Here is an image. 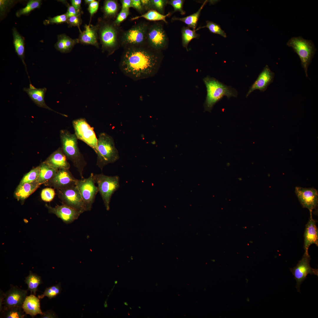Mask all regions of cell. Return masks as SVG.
Instances as JSON below:
<instances>
[{
    "label": "cell",
    "instance_id": "36",
    "mask_svg": "<svg viewBox=\"0 0 318 318\" xmlns=\"http://www.w3.org/2000/svg\"><path fill=\"white\" fill-rule=\"evenodd\" d=\"M40 173V166L36 167L24 176L20 184L31 182L37 180L39 176Z\"/></svg>",
    "mask_w": 318,
    "mask_h": 318
},
{
    "label": "cell",
    "instance_id": "39",
    "mask_svg": "<svg viewBox=\"0 0 318 318\" xmlns=\"http://www.w3.org/2000/svg\"><path fill=\"white\" fill-rule=\"evenodd\" d=\"M68 17L65 13L57 15L53 17L49 18L44 22L46 24H61L67 23Z\"/></svg>",
    "mask_w": 318,
    "mask_h": 318
},
{
    "label": "cell",
    "instance_id": "1",
    "mask_svg": "<svg viewBox=\"0 0 318 318\" xmlns=\"http://www.w3.org/2000/svg\"><path fill=\"white\" fill-rule=\"evenodd\" d=\"M160 52L146 45L124 48L119 64L122 72L134 81L153 76L157 71L161 61Z\"/></svg>",
    "mask_w": 318,
    "mask_h": 318
},
{
    "label": "cell",
    "instance_id": "55",
    "mask_svg": "<svg viewBox=\"0 0 318 318\" xmlns=\"http://www.w3.org/2000/svg\"><path fill=\"white\" fill-rule=\"evenodd\" d=\"M246 282L247 283V282H248V279H246Z\"/></svg>",
    "mask_w": 318,
    "mask_h": 318
},
{
    "label": "cell",
    "instance_id": "3",
    "mask_svg": "<svg viewBox=\"0 0 318 318\" xmlns=\"http://www.w3.org/2000/svg\"><path fill=\"white\" fill-rule=\"evenodd\" d=\"M60 137L63 152L72 162L81 178H84L83 173L87 164L79 149L78 139L75 135L67 130H62L60 131Z\"/></svg>",
    "mask_w": 318,
    "mask_h": 318
},
{
    "label": "cell",
    "instance_id": "38",
    "mask_svg": "<svg viewBox=\"0 0 318 318\" xmlns=\"http://www.w3.org/2000/svg\"><path fill=\"white\" fill-rule=\"evenodd\" d=\"M168 0H151L152 9L155 10L163 14L165 7L168 3Z\"/></svg>",
    "mask_w": 318,
    "mask_h": 318
},
{
    "label": "cell",
    "instance_id": "32",
    "mask_svg": "<svg viewBox=\"0 0 318 318\" xmlns=\"http://www.w3.org/2000/svg\"><path fill=\"white\" fill-rule=\"evenodd\" d=\"M182 42L183 46L188 50V46L190 42L195 38H198L200 35L197 33L196 30L191 29L188 27H183L181 31Z\"/></svg>",
    "mask_w": 318,
    "mask_h": 318
},
{
    "label": "cell",
    "instance_id": "8",
    "mask_svg": "<svg viewBox=\"0 0 318 318\" xmlns=\"http://www.w3.org/2000/svg\"><path fill=\"white\" fill-rule=\"evenodd\" d=\"M149 25L143 22L123 32L120 37V44L124 48L146 45L147 34Z\"/></svg>",
    "mask_w": 318,
    "mask_h": 318
},
{
    "label": "cell",
    "instance_id": "2",
    "mask_svg": "<svg viewBox=\"0 0 318 318\" xmlns=\"http://www.w3.org/2000/svg\"><path fill=\"white\" fill-rule=\"evenodd\" d=\"M96 25L102 52H107L108 56L112 54L120 44L118 26L113 21L104 18H99Z\"/></svg>",
    "mask_w": 318,
    "mask_h": 318
},
{
    "label": "cell",
    "instance_id": "13",
    "mask_svg": "<svg viewBox=\"0 0 318 318\" xmlns=\"http://www.w3.org/2000/svg\"><path fill=\"white\" fill-rule=\"evenodd\" d=\"M310 259L308 253L304 252L302 258L298 262L297 266L293 268L290 269L296 281V288L298 292H300L301 285L306 279L308 274L318 275V269L312 268L310 265Z\"/></svg>",
    "mask_w": 318,
    "mask_h": 318
},
{
    "label": "cell",
    "instance_id": "43",
    "mask_svg": "<svg viewBox=\"0 0 318 318\" xmlns=\"http://www.w3.org/2000/svg\"><path fill=\"white\" fill-rule=\"evenodd\" d=\"M67 23L69 27L77 26L79 29L80 32L81 31L80 28V26L82 23L81 15L69 17Z\"/></svg>",
    "mask_w": 318,
    "mask_h": 318
},
{
    "label": "cell",
    "instance_id": "16",
    "mask_svg": "<svg viewBox=\"0 0 318 318\" xmlns=\"http://www.w3.org/2000/svg\"><path fill=\"white\" fill-rule=\"evenodd\" d=\"M274 74L271 71L269 67L266 65L259 75L258 77L250 87L246 96L248 97L253 92L259 90L261 92L266 90L268 86L272 82Z\"/></svg>",
    "mask_w": 318,
    "mask_h": 318
},
{
    "label": "cell",
    "instance_id": "42",
    "mask_svg": "<svg viewBox=\"0 0 318 318\" xmlns=\"http://www.w3.org/2000/svg\"><path fill=\"white\" fill-rule=\"evenodd\" d=\"M184 1L183 0H171L168 1V4L173 7L174 12L179 11L181 14L184 15L186 13L183 9Z\"/></svg>",
    "mask_w": 318,
    "mask_h": 318
},
{
    "label": "cell",
    "instance_id": "34",
    "mask_svg": "<svg viewBox=\"0 0 318 318\" xmlns=\"http://www.w3.org/2000/svg\"><path fill=\"white\" fill-rule=\"evenodd\" d=\"M42 1L40 0H30L29 1L24 7L17 11L16 14V16L19 17L21 15H27L32 11L40 7Z\"/></svg>",
    "mask_w": 318,
    "mask_h": 318
},
{
    "label": "cell",
    "instance_id": "30",
    "mask_svg": "<svg viewBox=\"0 0 318 318\" xmlns=\"http://www.w3.org/2000/svg\"><path fill=\"white\" fill-rule=\"evenodd\" d=\"M39 166L40 173L37 180L40 185L51 180L58 171L51 167L44 162Z\"/></svg>",
    "mask_w": 318,
    "mask_h": 318
},
{
    "label": "cell",
    "instance_id": "46",
    "mask_svg": "<svg viewBox=\"0 0 318 318\" xmlns=\"http://www.w3.org/2000/svg\"><path fill=\"white\" fill-rule=\"evenodd\" d=\"M99 1L94 0L88 5V10L90 14V19L89 24H90L92 17L97 12L99 7Z\"/></svg>",
    "mask_w": 318,
    "mask_h": 318
},
{
    "label": "cell",
    "instance_id": "27",
    "mask_svg": "<svg viewBox=\"0 0 318 318\" xmlns=\"http://www.w3.org/2000/svg\"><path fill=\"white\" fill-rule=\"evenodd\" d=\"M207 2V1H205L199 9L195 13L182 18L174 16L172 19V20L173 21H182L186 24L188 27L192 28L193 29L195 30L201 11Z\"/></svg>",
    "mask_w": 318,
    "mask_h": 318
},
{
    "label": "cell",
    "instance_id": "33",
    "mask_svg": "<svg viewBox=\"0 0 318 318\" xmlns=\"http://www.w3.org/2000/svg\"><path fill=\"white\" fill-rule=\"evenodd\" d=\"M22 307H15L3 309L1 312L3 317L5 318H23L26 314L21 310Z\"/></svg>",
    "mask_w": 318,
    "mask_h": 318
},
{
    "label": "cell",
    "instance_id": "28",
    "mask_svg": "<svg viewBox=\"0 0 318 318\" xmlns=\"http://www.w3.org/2000/svg\"><path fill=\"white\" fill-rule=\"evenodd\" d=\"M102 9L104 18L108 19L115 18L119 10V5L117 1L105 0Z\"/></svg>",
    "mask_w": 318,
    "mask_h": 318
},
{
    "label": "cell",
    "instance_id": "53",
    "mask_svg": "<svg viewBox=\"0 0 318 318\" xmlns=\"http://www.w3.org/2000/svg\"><path fill=\"white\" fill-rule=\"evenodd\" d=\"M124 304L126 306H128V305L127 303L126 302H124Z\"/></svg>",
    "mask_w": 318,
    "mask_h": 318
},
{
    "label": "cell",
    "instance_id": "7",
    "mask_svg": "<svg viewBox=\"0 0 318 318\" xmlns=\"http://www.w3.org/2000/svg\"><path fill=\"white\" fill-rule=\"evenodd\" d=\"M94 177L106 208L108 211L111 197L120 187L119 177L118 175L109 176L103 174H94Z\"/></svg>",
    "mask_w": 318,
    "mask_h": 318
},
{
    "label": "cell",
    "instance_id": "44",
    "mask_svg": "<svg viewBox=\"0 0 318 318\" xmlns=\"http://www.w3.org/2000/svg\"><path fill=\"white\" fill-rule=\"evenodd\" d=\"M129 13V9H121L115 20L113 21L115 24L117 26H120V24L127 17Z\"/></svg>",
    "mask_w": 318,
    "mask_h": 318
},
{
    "label": "cell",
    "instance_id": "41",
    "mask_svg": "<svg viewBox=\"0 0 318 318\" xmlns=\"http://www.w3.org/2000/svg\"><path fill=\"white\" fill-rule=\"evenodd\" d=\"M55 195L54 190L51 188H46L42 191L41 197L42 199L45 201L50 202L54 198Z\"/></svg>",
    "mask_w": 318,
    "mask_h": 318
},
{
    "label": "cell",
    "instance_id": "15",
    "mask_svg": "<svg viewBox=\"0 0 318 318\" xmlns=\"http://www.w3.org/2000/svg\"><path fill=\"white\" fill-rule=\"evenodd\" d=\"M296 194L300 203L304 208H307L310 213L317 207L318 202V193L313 188H307L296 187Z\"/></svg>",
    "mask_w": 318,
    "mask_h": 318
},
{
    "label": "cell",
    "instance_id": "48",
    "mask_svg": "<svg viewBox=\"0 0 318 318\" xmlns=\"http://www.w3.org/2000/svg\"><path fill=\"white\" fill-rule=\"evenodd\" d=\"M132 6L140 12H142L143 10L140 0H132Z\"/></svg>",
    "mask_w": 318,
    "mask_h": 318
},
{
    "label": "cell",
    "instance_id": "47",
    "mask_svg": "<svg viewBox=\"0 0 318 318\" xmlns=\"http://www.w3.org/2000/svg\"><path fill=\"white\" fill-rule=\"evenodd\" d=\"M41 318H55L57 316L56 313L53 311L50 310L42 312L40 314Z\"/></svg>",
    "mask_w": 318,
    "mask_h": 318
},
{
    "label": "cell",
    "instance_id": "17",
    "mask_svg": "<svg viewBox=\"0 0 318 318\" xmlns=\"http://www.w3.org/2000/svg\"><path fill=\"white\" fill-rule=\"evenodd\" d=\"M49 212L55 214L66 224H70L77 219L81 213L65 204L49 208Z\"/></svg>",
    "mask_w": 318,
    "mask_h": 318
},
{
    "label": "cell",
    "instance_id": "23",
    "mask_svg": "<svg viewBox=\"0 0 318 318\" xmlns=\"http://www.w3.org/2000/svg\"><path fill=\"white\" fill-rule=\"evenodd\" d=\"M22 308L26 314L30 315L32 317L41 314L39 299L34 294L27 296L23 304Z\"/></svg>",
    "mask_w": 318,
    "mask_h": 318
},
{
    "label": "cell",
    "instance_id": "20",
    "mask_svg": "<svg viewBox=\"0 0 318 318\" xmlns=\"http://www.w3.org/2000/svg\"><path fill=\"white\" fill-rule=\"evenodd\" d=\"M23 91L26 92L32 101L38 106L45 108L67 117V115L56 112L49 107L46 104L44 100L45 94L47 91L45 87L37 88L31 83L29 88H24Z\"/></svg>",
    "mask_w": 318,
    "mask_h": 318
},
{
    "label": "cell",
    "instance_id": "45",
    "mask_svg": "<svg viewBox=\"0 0 318 318\" xmlns=\"http://www.w3.org/2000/svg\"><path fill=\"white\" fill-rule=\"evenodd\" d=\"M60 2L64 4L67 7V12L66 14L69 17L81 15L82 12L76 10L72 5H70L69 3L65 0H60Z\"/></svg>",
    "mask_w": 318,
    "mask_h": 318
},
{
    "label": "cell",
    "instance_id": "35",
    "mask_svg": "<svg viewBox=\"0 0 318 318\" xmlns=\"http://www.w3.org/2000/svg\"><path fill=\"white\" fill-rule=\"evenodd\" d=\"M62 288L61 283L47 287L45 289L43 293L38 295V297L39 299H42L44 297H47L51 299L56 297L61 293Z\"/></svg>",
    "mask_w": 318,
    "mask_h": 318
},
{
    "label": "cell",
    "instance_id": "57",
    "mask_svg": "<svg viewBox=\"0 0 318 318\" xmlns=\"http://www.w3.org/2000/svg\"><path fill=\"white\" fill-rule=\"evenodd\" d=\"M139 307V308L140 309H141V307H140V306H139V307Z\"/></svg>",
    "mask_w": 318,
    "mask_h": 318
},
{
    "label": "cell",
    "instance_id": "37",
    "mask_svg": "<svg viewBox=\"0 0 318 318\" xmlns=\"http://www.w3.org/2000/svg\"><path fill=\"white\" fill-rule=\"evenodd\" d=\"M206 25L201 28L206 27L210 31L213 33L219 34L223 37H227L225 32L223 30L220 26L216 23L210 21H206Z\"/></svg>",
    "mask_w": 318,
    "mask_h": 318
},
{
    "label": "cell",
    "instance_id": "54",
    "mask_svg": "<svg viewBox=\"0 0 318 318\" xmlns=\"http://www.w3.org/2000/svg\"><path fill=\"white\" fill-rule=\"evenodd\" d=\"M246 300H247V301H248V302H249V298H247V299H246Z\"/></svg>",
    "mask_w": 318,
    "mask_h": 318
},
{
    "label": "cell",
    "instance_id": "5",
    "mask_svg": "<svg viewBox=\"0 0 318 318\" xmlns=\"http://www.w3.org/2000/svg\"><path fill=\"white\" fill-rule=\"evenodd\" d=\"M97 145L96 165L102 170L105 166L119 159L114 140L110 135L105 132L101 133L97 139Z\"/></svg>",
    "mask_w": 318,
    "mask_h": 318
},
{
    "label": "cell",
    "instance_id": "24",
    "mask_svg": "<svg viewBox=\"0 0 318 318\" xmlns=\"http://www.w3.org/2000/svg\"><path fill=\"white\" fill-rule=\"evenodd\" d=\"M79 43L78 39H72L65 34L57 36V41L54 45L55 49L63 53L70 52L74 46Z\"/></svg>",
    "mask_w": 318,
    "mask_h": 318
},
{
    "label": "cell",
    "instance_id": "29",
    "mask_svg": "<svg viewBox=\"0 0 318 318\" xmlns=\"http://www.w3.org/2000/svg\"><path fill=\"white\" fill-rule=\"evenodd\" d=\"M25 283L28 286V290L30 291L31 294L36 295L39 286L43 283L41 276L31 271L28 276L25 277Z\"/></svg>",
    "mask_w": 318,
    "mask_h": 318
},
{
    "label": "cell",
    "instance_id": "12",
    "mask_svg": "<svg viewBox=\"0 0 318 318\" xmlns=\"http://www.w3.org/2000/svg\"><path fill=\"white\" fill-rule=\"evenodd\" d=\"M59 196L63 204L69 206L81 213L87 211L85 203L76 185L59 190Z\"/></svg>",
    "mask_w": 318,
    "mask_h": 318
},
{
    "label": "cell",
    "instance_id": "10",
    "mask_svg": "<svg viewBox=\"0 0 318 318\" xmlns=\"http://www.w3.org/2000/svg\"><path fill=\"white\" fill-rule=\"evenodd\" d=\"M168 43V38L163 25L159 23L149 25L147 34L146 45L155 51L164 49Z\"/></svg>",
    "mask_w": 318,
    "mask_h": 318
},
{
    "label": "cell",
    "instance_id": "9",
    "mask_svg": "<svg viewBox=\"0 0 318 318\" xmlns=\"http://www.w3.org/2000/svg\"><path fill=\"white\" fill-rule=\"evenodd\" d=\"M72 125L77 139L85 142L96 153L97 151V139L94 130L84 118H80L73 121Z\"/></svg>",
    "mask_w": 318,
    "mask_h": 318
},
{
    "label": "cell",
    "instance_id": "21",
    "mask_svg": "<svg viewBox=\"0 0 318 318\" xmlns=\"http://www.w3.org/2000/svg\"><path fill=\"white\" fill-rule=\"evenodd\" d=\"M84 30L80 32L78 38L79 43L85 45H91L99 48L98 29L97 26L91 24H85Z\"/></svg>",
    "mask_w": 318,
    "mask_h": 318
},
{
    "label": "cell",
    "instance_id": "25",
    "mask_svg": "<svg viewBox=\"0 0 318 318\" xmlns=\"http://www.w3.org/2000/svg\"><path fill=\"white\" fill-rule=\"evenodd\" d=\"M40 185L37 180L19 184L15 191V196L18 200H24L33 193Z\"/></svg>",
    "mask_w": 318,
    "mask_h": 318
},
{
    "label": "cell",
    "instance_id": "51",
    "mask_svg": "<svg viewBox=\"0 0 318 318\" xmlns=\"http://www.w3.org/2000/svg\"><path fill=\"white\" fill-rule=\"evenodd\" d=\"M121 4V9H129L132 7V0H122L120 1Z\"/></svg>",
    "mask_w": 318,
    "mask_h": 318
},
{
    "label": "cell",
    "instance_id": "18",
    "mask_svg": "<svg viewBox=\"0 0 318 318\" xmlns=\"http://www.w3.org/2000/svg\"><path fill=\"white\" fill-rule=\"evenodd\" d=\"M77 180L69 169H61L57 171L51 181L52 185L59 190L76 185Z\"/></svg>",
    "mask_w": 318,
    "mask_h": 318
},
{
    "label": "cell",
    "instance_id": "56",
    "mask_svg": "<svg viewBox=\"0 0 318 318\" xmlns=\"http://www.w3.org/2000/svg\"><path fill=\"white\" fill-rule=\"evenodd\" d=\"M117 281H115V284H116V283H117Z\"/></svg>",
    "mask_w": 318,
    "mask_h": 318
},
{
    "label": "cell",
    "instance_id": "19",
    "mask_svg": "<svg viewBox=\"0 0 318 318\" xmlns=\"http://www.w3.org/2000/svg\"><path fill=\"white\" fill-rule=\"evenodd\" d=\"M309 221L306 225L304 233V248L305 252L308 253L309 246L312 244H314L318 246V229L316 222L312 216V213H310Z\"/></svg>",
    "mask_w": 318,
    "mask_h": 318
},
{
    "label": "cell",
    "instance_id": "40",
    "mask_svg": "<svg viewBox=\"0 0 318 318\" xmlns=\"http://www.w3.org/2000/svg\"><path fill=\"white\" fill-rule=\"evenodd\" d=\"M16 1L13 0H0V16H4L7 12L15 3Z\"/></svg>",
    "mask_w": 318,
    "mask_h": 318
},
{
    "label": "cell",
    "instance_id": "26",
    "mask_svg": "<svg viewBox=\"0 0 318 318\" xmlns=\"http://www.w3.org/2000/svg\"><path fill=\"white\" fill-rule=\"evenodd\" d=\"M12 34L13 36V44L15 52L20 58L24 65L26 70L29 79V77L27 72L26 65L24 60L25 53V46L24 40L23 37L17 31L16 29L14 27L12 29Z\"/></svg>",
    "mask_w": 318,
    "mask_h": 318
},
{
    "label": "cell",
    "instance_id": "11",
    "mask_svg": "<svg viewBox=\"0 0 318 318\" xmlns=\"http://www.w3.org/2000/svg\"><path fill=\"white\" fill-rule=\"evenodd\" d=\"M94 174L91 173L87 178L77 179L76 185L85 203L87 211L91 209L95 197L99 192L95 185Z\"/></svg>",
    "mask_w": 318,
    "mask_h": 318
},
{
    "label": "cell",
    "instance_id": "14",
    "mask_svg": "<svg viewBox=\"0 0 318 318\" xmlns=\"http://www.w3.org/2000/svg\"><path fill=\"white\" fill-rule=\"evenodd\" d=\"M28 291L22 289L17 286H11L8 291L4 293V305L1 310L12 307H22L27 296Z\"/></svg>",
    "mask_w": 318,
    "mask_h": 318
},
{
    "label": "cell",
    "instance_id": "49",
    "mask_svg": "<svg viewBox=\"0 0 318 318\" xmlns=\"http://www.w3.org/2000/svg\"><path fill=\"white\" fill-rule=\"evenodd\" d=\"M70 2L72 5L76 10L82 12L81 5L82 2L81 0H71Z\"/></svg>",
    "mask_w": 318,
    "mask_h": 318
},
{
    "label": "cell",
    "instance_id": "52",
    "mask_svg": "<svg viewBox=\"0 0 318 318\" xmlns=\"http://www.w3.org/2000/svg\"><path fill=\"white\" fill-rule=\"evenodd\" d=\"M94 0H85L84 2L85 4L89 5Z\"/></svg>",
    "mask_w": 318,
    "mask_h": 318
},
{
    "label": "cell",
    "instance_id": "4",
    "mask_svg": "<svg viewBox=\"0 0 318 318\" xmlns=\"http://www.w3.org/2000/svg\"><path fill=\"white\" fill-rule=\"evenodd\" d=\"M203 80L207 92L204 104L205 111L210 112L215 104L223 96L229 99L237 96L238 92L235 89L225 85L214 78L208 76L204 78Z\"/></svg>",
    "mask_w": 318,
    "mask_h": 318
},
{
    "label": "cell",
    "instance_id": "6",
    "mask_svg": "<svg viewBox=\"0 0 318 318\" xmlns=\"http://www.w3.org/2000/svg\"><path fill=\"white\" fill-rule=\"evenodd\" d=\"M286 44L291 47L299 56L302 65L307 77L308 68L316 51L313 42L311 40L304 39L301 36H298L292 37Z\"/></svg>",
    "mask_w": 318,
    "mask_h": 318
},
{
    "label": "cell",
    "instance_id": "22",
    "mask_svg": "<svg viewBox=\"0 0 318 318\" xmlns=\"http://www.w3.org/2000/svg\"><path fill=\"white\" fill-rule=\"evenodd\" d=\"M61 148H59L52 153L44 162L56 170L61 169H69L70 165Z\"/></svg>",
    "mask_w": 318,
    "mask_h": 318
},
{
    "label": "cell",
    "instance_id": "31",
    "mask_svg": "<svg viewBox=\"0 0 318 318\" xmlns=\"http://www.w3.org/2000/svg\"><path fill=\"white\" fill-rule=\"evenodd\" d=\"M170 15L171 13L170 12L165 15H164L155 10L151 9L141 15L133 17L131 19V20L133 21L140 18H143L148 21H162L167 23L168 22L166 19V17H168Z\"/></svg>",
    "mask_w": 318,
    "mask_h": 318
},
{
    "label": "cell",
    "instance_id": "50",
    "mask_svg": "<svg viewBox=\"0 0 318 318\" xmlns=\"http://www.w3.org/2000/svg\"><path fill=\"white\" fill-rule=\"evenodd\" d=\"M143 9L146 10L152 9L151 0H141Z\"/></svg>",
    "mask_w": 318,
    "mask_h": 318
}]
</instances>
